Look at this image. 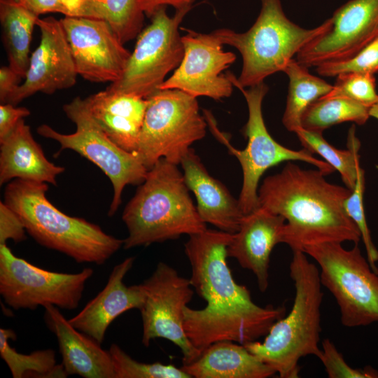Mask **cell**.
<instances>
[{
    "instance_id": "1",
    "label": "cell",
    "mask_w": 378,
    "mask_h": 378,
    "mask_svg": "<svg viewBox=\"0 0 378 378\" xmlns=\"http://www.w3.org/2000/svg\"><path fill=\"white\" fill-rule=\"evenodd\" d=\"M232 237L206 229L190 235L184 244L191 265V285L207 304L201 309L186 307L183 326L190 336L206 345L255 341L286 313L284 306H258L248 289L234 281L227 263Z\"/></svg>"
},
{
    "instance_id": "2",
    "label": "cell",
    "mask_w": 378,
    "mask_h": 378,
    "mask_svg": "<svg viewBox=\"0 0 378 378\" xmlns=\"http://www.w3.org/2000/svg\"><path fill=\"white\" fill-rule=\"evenodd\" d=\"M325 175L288 162L279 173L266 177L258 189V207L285 218L281 243L293 251L328 242L358 244L361 239L344 207L351 190L328 182Z\"/></svg>"
},
{
    "instance_id": "3",
    "label": "cell",
    "mask_w": 378,
    "mask_h": 378,
    "mask_svg": "<svg viewBox=\"0 0 378 378\" xmlns=\"http://www.w3.org/2000/svg\"><path fill=\"white\" fill-rule=\"evenodd\" d=\"M177 164L160 159L125 206V249L175 239L206 230Z\"/></svg>"
},
{
    "instance_id": "4",
    "label": "cell",
    "mask_w": 378,
    "mask_h": 378,
    "mask_svg": "<svg viewBox=\"0 0 378 378\" xmlns=\"http://www.w3.org/2000/svg\"><path fill=\"white\" fill-rule=\"evenodd\" d=\"M48 186L22 179L7 184L4 202L22 220L27 232L41 246L62 253L78 263L103 265L124 239L106 234L97 225L70 216L47 199Z\"/></svg>"
},
{
    "instance_id": "5",
    "label": "cell",
    "mask_w": 378,
    "mask_h": 378,
    "mask_svg": "<svg viewBox=\"0 0 378 378\" xmlns=\"http://www.w3.org/2000/svg\"><path fill=\"white\" fill-rule=\"evenodd\" d=\"M295 297L290 312L278 319L264 340L243 344L281 378L298 377L299 360L312 355L318 358L321 307L323 293L318 267L302 251H293L289 266Z\"/></svg>"
},
{
    "instance_id": "6",
    "label": "cell",
    "mask_w": 378,
    "mask_h": 378,
    "mask_svg": "<svg viewBox=\"0 0 378 378\" xmlns=\"http://www.w3.org/2000/svg\"><path fill=\"white\" fill-rule=\"evenodd\" d=\"M261 9L252 27L246 32L229 29L213 32L223 45L234 47L241 55L243 64L239 78L225 74L233 86L253 87L279 71L306 45L326 32L331 18L313 29H304L290 21L284 13L281 0H260Z\"/></svg>"
},
{
    "instance_id": "7",
    "label": "cell",
    "mask_w": 378,
    "mask_h": 378,
    "mask_svg": "<svg viewBox=\"0 0 378 378\" xmlns=\"http://www.w3.org/2000/svg\"><path fill=\"white\" fill-rule=\"evenodd\" d=\"M247 103L248 118L244 127L243 133L247 138L244 149L233 147L226 136L217 127L209 113L204 116L207 124L220 142L239 161L243 174L242 186L239 203L244 215L258 208V184L262 174L269 168L284 161L300 160L311 164L326 175L335 170L326 162L318 160L307 148L295 150L288 148L276 141L267 130L262 115V101L268 92L265 83L249 89L237 86Z\"/></svg>"
},
{
    "instance_id": "8",
    "label": "cell",
    "mask_w": 378,
    "mask_h": 378,
    "mask_svg": "<svg viewBox=\"0 0 378 378\" xmlns=\"http://www.w3.org/2000/svg\"><path fill=\"white\" fill-rule=\"evenodd\" d=\"M147 99L135 155L148 170L161 158L178 165L191 145L206 135L207 122L197 98L178 90L160 89Z\"/></svg>"
},
{
    "instance_id": "9",
    "label": "cell",
    "mask_w": 378,
    "mask_h": 378,
    "mask_svg": "<svg viewBox=\"0 0 378 378\" xmlns=\"http://www.w3.org/2000/svg\"><path fill=\"white\" fill-rule=\"evenodd\" d=\"M302 251L317 262L321 283L335 298L344 326L378 323V273L358 244L346 250L341 243H322Z\"/></svg>"
},
{
    "instance_id": "10",
    "label": "cell",
    "mask_w": 378,
    "mask_h": 378,
    "mask_svg": "<svg viewBox=\"0 0 378 378\" xmlns=\"http://www.w3.org/2000/svg\"><path fill=\"white\" fill-rule=\"evenodd\" d=\"M63 111L76 127L72 134H62L43 124L37 128L39 135L60 144L59 151L70 149L79 153L99 168L110 179L113 195L108 215L113 216L122 202L127 185H140L148 169L138 157L115 144L92 117L84 99L75 97L63 106Z\"/></svg>"
},
{
    "instance_id": "11",
    "label": "cell",
    "mask_w": 378,
    "mask_h": 378,
    "mask_svg": "<svg viewBox=\"0 0 378 378\" xmlns=\"http://www.w3.org/2000/svg\"><path fill=\"white\" fill-rule=\"evenodd\" d=\"M191 7L176 10L169 17L166 6L158 8L151 22L138 35L121 77L106 88L110 91L147 98L180 64L184 48L178 27Z\"/></svg>"
},
{
    "instance_id": "12",
    "label": "cell",
    "mask_w": 378,
    "mask_h": 378,
    "mask_svg": "<svg viewBox=\"0 0 378 378\" xmlns=\"http://www.w3.org/2000/svg\"><path fill=\"white\" fill-rule=\"evenodd\" d=\"M93 272L90 267L74 274L48 271L17 257L6 244H0V294L15 310L48 305L74 309Z\"/></svg>"
},
{
    "instance_id": "13",
    "label": "cell",
    "mask_w": 378,
    "mask_h": 378,
    "mask_svg": "<svg viewBox=\"0 0 378 378\" xmlns=\"http://www.w3.org/2000/svg\"><path fill=\"white\" fill-rule=\"evenodd\" d=\"M144 302L139 309L142 321L143 345L152 340L164 338L176 345L183 354V365L196 360L201 354L188 338L183 328L184 309L192 298L190 279L160 262L150 276L141 284Z\"/></svg>"
},
{
    "instance_id": "14",
    "label": "cell",
    "mask_w": 378,
    "mask_h": 378,
    "mask_svg": "<svg viewBox=\"0 0 378 378\" xmlns=\"http://www.w3.org/2000/svg\"><path fill=\"white\" fill-rule=\"evenodd\" d=\"M182 41L183 59L160 90L176 89L196 98L206 96L215 100L230 97L233 85L222 73L235 61L236 55L223 50V44L214 32L187 30Z\"/></svg>"
},
{
    "instance_id": "15",
    "label": "cell",
    "mask_w": 378,
    "mask_h": 378,
    "mask_svg": "<svg viewBox=\"0 0 378 378\" xmlns=\"http://www.w3.org/2000/svg\"><path fill=\"white\" fill-rule=\"evenodd\" d=\"M331 20L330 28L296 55L301 65L309 69L347 59L378 37V0H350Z\"/></svg>"
},
{
    "instance_id": "16",
    "label": "cell",
    "mask_w": 378,
    "mask_h": 378,
    "mask_svg": "<svg viewBox=\"0 0 378 378\" xmlns=\"http://www.w3.org/2000/svg\"><path fill=\"white\" fill-rule=\"evenodd\" d=\"M78 74L94 83L117 81L131 52L104 20L65 16L60 20Z\"/></svg>"
},
{
    "instance_id": "17",
    "label": "cell",
    "mask_w": 378,
    "mask_h": 378,
    "mask_svg": "<svg viewBox=\"0 0 378 378\" xmlns=\"http://www.w3.org/2000/svg\"><path fill=\"white\" fill-rule=\"evenodd\" d=\"M36 26L41 33L40 43L30 55L24 82L6 103L16 105L37 92L51 94L76 83L78 74L60 20L38 18Z\"/></svg>"
},
{
    "instance_id": "18",
    "label": "cell",
    "mask_w": 378,
    "mask_h": 378,
    "mask_svg": "<svg viewBox=\"0 0 378 378\" xmlns=\"http://www.w3.org/2000/svg\"><path fill=\"white\" fill-rule=\"evenodd\" d=\"M285 218L261 207L245 215L227 246V256L255 275L260 292L269 286L270 254L281 243Z\"/></svg>"
},
{
    "instance_id": "19",
    "label": "cell",
    "mask_w": 378,
    "mask_h": 378,
    "mask_svg": "<svg viewBox=\"0 0 378 378\" xmlns=\"http://www.w3.org/2000/svg\"><path fill=\"white\" fill-rule=\"evenodd\" d=\"M135 258L128 257L112 270L104 288L69 323L77 330L102 344L111 323L124 312L139 309L145 294L141 284L127 286L123 279Z\"/></svg>"
},
{
    "instance_id": "20",
    "label": "cell",
    "mask_w": 378,
    "mask_h": 378,
    "mask_svg": "<svg viewBox=\"0 0 378 378\" xmlns=\"http://www.w3.org/2000/svg\"><path fill=\"white\" fill-rule=\"evenodd\" d=\"M180 164L186 186L195 196L201 219L221 231L237 232L245 216L239 200L223 183L209 174L193 148H190Z\"/></svg>"
},
{
    "instance_id": "21",
    "label": "cell",
    "mask_w": 378,
    "mask_h": 378,
    "mask_svg": "<svg viewBox=\"0 0 378 378\" xmlns=\"http://www.w3.org/2000/svg\"><path fill=\"white\" fill-rule=\"evenodd\" d=\"M44 320L57 340L64 370L68 375L85 378H115L109 351L101 344L75 328L58 307H44Z\"/></svg>"
},
{
    "instance_id": "22",
    "label": "cell",
    "mask_w": 378,
    "mask_h": 378,
    "mask_svg": "<svg viewBox=\"0 0 378 378\" xmlns=\"http://www.w3.org/2000/svg\"><path fill=\"white\" fill-rule=\"evenodd\" d=\"M95 122L123 150L136 153L147 98L105 90L84 99Z\"/></svg>"
},
{
    "instance_id": "23",
    "label": "cell",
    "mask_w": 378,
    "mask_h": 378,
    "mask_svg": "<svg viewBox=\"0 0 378 378\" xmlns=\"http://www.w3.org/2000/svg\"><path fill=\"white\" fill-rule=\"evenodd\" d=\"M64 171L46 158L24 119L0 141V185L18 178L56 185Z\"/></svg>"
},
{
    "instance_id": "24",
    "label": "cell",
    "mask_w": 378,
    "mask_h": 378,
    "mask_svg": "<svg viewBox=\"0 0 378 378\" xmlns=\"http://www.w3.org/2000/svg\"><path fill=\"white\" fill-rule=\"evenodd\" d=\"M181 368L195 378H267L276 374L243 344L231 341L213 343Z\"/></svg>"
},
{
    "instance_id": "25",
    "label": "cell",
    "mask_w": 378,
    "mask_h": 378,
    "mask_svg": "<svg viewBox=\"0 0 378 378\" xmlns=\"http://www.w3.org/2000/svg\"><path fill=\"white\" fill-rule=\"evenodd\" d=\"M38 16L13 0H0L2 39L8 66L24 78L29 63V48Z\"/></svg>"
},
{
    "instance_id": "26",
    "label": "cell",
    "mask_w": 378,
    "mask_h": 378,
    "mask_svg": "<svg viewBox=\"0 0 378 378\" xmlns=\"http://www.w3.org/2000/svg\"><path fill=\"white\" fill-rule=\"evenodd\" d=\"M288 77V93L282 118L284 127L295 132L302 127L301 118L307 107L328 94L332 85L311 74L308 68L292 59L284 71Z\"/></svg>"
},
{
    "instance_id": "27",
    "label": "cell",
    "mask_w": 378,
    "mask_h": 378,
    "mask_svg": "<svg viewBox=\"0 0 378 378\" xmlns=\"http://www.w3.org/2000/svg\"><path fill=\"white\" fill-rule=\"evenodd\" d=\"M144 0H82L81 16L108 23L122 43L142 31Z\"/></svg>"
},
{
    "instance_id": "28",
    "label": "cell",
    "mask_w": 378,
    "mask_h": 378,
    "mask_svg": "<svg viewBox=\"0 0 378 378\" xmlns=\"http://www.w3.org/2000/svg\"><path fill=\"white\" fill-rule=\"evenodd\" d=\"M295 133L304 148L320 155L325 162L340 173L346 187L351 190L354 189L360 168L358 155L360 144L355 134L354 126L349 132L347 150L335 148L320 132L300 127Z\"/></svg>"
},
{
    "instance_id": "29",
    "label": "cell",
    "mask_w": 378,
    "mask_h": 378,
    "mask_svg": "<svg viewBox=\"0 0 378 378\" xmlns=\"http://www.w3.org/2000/svg\"><path fill=\"white\" fill-rule=\"evenodd\" d=\"M370 108L348 98L322 97L312 103L301 118L302 128L323 132L334 125L354 122L363 125L370 116Z\"/></svg>"
},
{
    "instance_id": "30",
    "label": "cell",
    "mask_w": 378,
    "mask_h": 378,
    "mask_svg": "<svg viewBox=\"0 0 378 378\" xmlns=\"http://www.w3.org/2000/svg\"><path fill=\"white\" fill-rule=\"evenodd\" d=\"M15 338L13 330L0 328V355L13 378L27 377L30 374L37 377H67L62 364H56L53 350H37L29 354L19 353L9 343L10 339Z\"/></svg>"
},
{
    "instance_id": "31",
    "label": "cell",
    "mask_w": 378,
    "mask_h": 378,
    "mask_svg": "<svg viewBox=\"0 0 378 378\" xmlns=\"http://www.w3.org/2000/svg\"><path fill=\"white\" fill-rule=\"evenodd\" d=\"M115 378H191L181 368L159 362L146 363L130 357L118 345L109 348Z\"/></svg>"
},
{
    "instance_id": "32",
    "label": "cell",
    "mask_w": 378,
    "mask_h": 378,
    "mask_svg": "<svg viewBox=\"0 0 378 378\" xmlns=\"http://www.w3.org/2000/svg\"><path fill=\"white\" fill-rule=\"evenodd\" d=\"M336 77V83L332 85V90L323 97H345L369 108L378 102L374 74L346 73Z\"/></svg>"
},
{
    "instance_id": "33",
    "label": "cell",
    "mask_w": 378,
    "mask_h": 378,
    "mask_svg": "<svg viewBox=\"0 0 378 378\" xmlns=\"http://www.w3.org/2000/svg\"><path fill=\"white\" fill-rule=\"evenodd\" d=\"M364 190L365 173L363 169L360 168L355 187L345 199L344 207L347 215L355 223L360 232L366 251L367 259L370 266L374 272L378 273V267H377L378 250L372 240L370 231L367 224L363 205Z\"/></svg>"
},
{
    "instance_id": "34",
    "label": "cell",
    "mask_w": 378,
    "mask_h": 378,
    "mask_svg": "<svg viewBox=\"0 0 378 378\" xmlns=\"http://www.w3.org/2000/svg\"><path fill=\"white\" fill-rule=\"evenodd\" d=\"M323 76L333 77L346 73L378 72V37L353 57L344 60L328 62L316 67Z\"/></svg>"
},
{
    "instance_id": "35",
    "label": "cell",
    "mask_w": 378,
    "mask_h": 378,
    "mask_svg": "<svg viewBox=\"0 0 378 378\" xmlns=\"http://www.w3.org/2000/svg\"><path fill=\"white\" fill-rule=\"evenodd\" d=\"M321 353L318 358L330 378H378V372L368 366L363 369L351 368L335 344L325 339L321 342Z\"/></svg>"
},
{
    "instance_id": "36",
    "label": "cell",
    "mask_w": 378,
    "mask_h": 378,
    "mask_svg": "<svg viewBox=\"0 0 378 378\" xmlns=\"http://www.w3.org/2000/svg\"><path fill=\"white\" fill-rule=\"evenodd\" d=\"M25 227L19 216L4 202H0V244L12 239L20 242L26 239Z\"/></svg>"
},
{
    "instance_id": "37",
    "label": "cell",
    "mask_w": 378,
    "mask_h": 378,
    "mask_svg": "<svg viewBox=\"0 0 378 378\" xmlns=\"http://www.w3.org/2000/svg\"><path fill=\"white\" fill-rule=\"evenodd\" d=\"M30 115L25 107H16L10 103L0 105V141L6 139L15 128L18 122Z\"/></svg>"
},
{
    "instance_id": "38",
    "label": "cell",
    "mask_w": 378,
    "mask_h": 378,
    "mask_svg": "<svg viewBox=\"0 0 378 378\" xmlns=\"http://www.w3.org/2000/svg\"><path fill=\"white\" fill-rule=\"evenodd\" d=\"M35 15L59 13L67 15L66 10L59 0H13Z\"/></svg>"
},
{
    "instance_id": "39",
    "label": "cell",
    "mask_w": 378,
    "mask_h": 378,
    "mask_svg": "<svg viewBox=\"0 0 378 378\" xmlns=\"http://www.w3.org/2000/svg\"><path fill=\"white\" fill-rule=\"evenodd\" d=\"M22 78L9 66L0 69V102L6 103L8 97L20 85Z\"/></svg>"
},
{
    "instance_id": "40",
    "label": "cell",
    "mask_w": 378,
    "mask_h": 378,
    "mask_svg": "<svg viewBox=\"0 0 378 378\" xmlns=\"http://www.w3.org/2000/svg\"><path fill=\"white\" fill-rule=\"evenodd\" d=\"M194 1L195 0H144V10L145 14L150 18L160 7L172 6L177 10L192 7Z\"/></svg>"
},
{
    "instance_id": "41",
    "label": "cell",
    "mask_w": 378,
    "mask_h": 378,
    "mask_svg": "<svg viewBox=\"0 0 378 378\" xmlns=\"http://www.w3.org/2000/svg\"><path fill=\"white\" fill-rule=\"evenodd\" d=\"M65 8L67 15L71 17H80L82 9V0H59Z\"/></svg>"
},
{
    "instance_id": "42",
    "label": "cell",
    "mask_w": 378,
    "mask_h": 378,
    "mask_svg": "<svg viewBox=\"0 0 378 378\" xmlns=\"http://www.w3.org/2000/svg\"><path fill=\"white\" fill-rule=\"evenodd\" d=\"M370 116L378 120V102L370 108Z\"/></svg>"
}]
</instances>
